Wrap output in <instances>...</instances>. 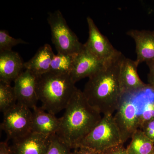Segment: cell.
Returning a JSON list of instances; mask_svg holds the SVG:
<instances>
[{
    "label": "cell",
    "mask_w": 154,
    "mask_h": 154,
    "mask_svg": "<svg viewBox=\"0 0 154 154\" xmlns=\"http://www.w3.org/2000/svg\"><path fill=\"white\" fill-rule=\"evenodd\" d=\"M17 99L14 87L0 82V110L4 113L16 105Z\"/></svg>",
    "instance_id": "obj_19"
},
{
    "label": "cell",
    "mask_w": 154,
    "mask_h": 154,
    "mask_svg": "<svg viewBox=\"0 0 154 154\" xmlns=\"http://www.w3.org/2000/svg\"><path fill=\"white\" fill-rule=\"evenodd\" d=\"M154 119V97L145 101L141 113L139 118V125L140 128L144 125Z\"/></svg>",
    "instance_id": "obj_22"
},
{
    "label": "cell",
    "mask_w": 154,
    "mask_h": 154,
    "mask_svg": "<svg viewBox=\"0 0 154 154\" xmlns=\"http://www.w3.org/2000/svg\"><path fill=\"white\" fill-rule=\"evenodd\" d=\"M32 132L45 136L56 134L59 129L60 119L52 114L36 107L32 109Z\"/></svg>",
    "instance_id": "obj_15"
},
{
    "label": "cell",
    "mask_w": 154,
    "mask_h": 154,
    "mask_svg": "<svg viewBox=\"0 0 154 154\" xmlns=\"http://www.w3.org/2000/svg\"><path fill=\"white\" fill-rule=\"evenodd\" d=\"M37 77L25 69L14 81V91L17 102L33 109L38 101L36 91Z\"/></svg>",
    "instance_id": "obj_10"
},
{
    "label": "cell",
    "mask_w": 154,
    "mask_h": 154,
    "mask_svg": "<svg viewBox=\"0 0 154 154\" xmlns=\"http://www.w3.org/2000/svg\"><path fill=\"white\" fill-rule=\"evenodd\" d=\"M138 65L135 60L123 56L120 63L119 81L123 95L133 94L146 90L149 87L140 79L138 74Z\"/></svg>",
    "instance_id": "obj_9"
},
{
    "label": "cell",
    "mask_w": 154,
    "mask_h": 154,
    "mask_svg": "<svg viewBox=\"0 0 154 154\" xmlns=\"http://www.w3.org/2000/svg\"><path fill=\"white\" fill-rule=\"evenodd\" d=\"M25 63L18 53L0 52V82L11 85L24 71Z\"/></svg>",
    "instance_id": "obj_14"
},
{
    "label": "cell",
    "mask_w": 154,
    "mask_h": 154,
    "mask_svg": "<svg viewBox=\"0 0 154 154\" xmlns=\"http://www.w3.org/2000/svg\"><path fill=\"white\" fill-rule=\"evenodd\" d=\"M146 63L149 69V72L148 75L149 85H154V60Z\"/></svg>",
    "instance_id": "obj_26"
},
{
    "label": "cell",
    "mask_w": 154,
    "mask_h": 154,
    "mask_svg": "<svg viewBox=\"0 0 154 154\" xmlns=\"http://www.w3.org/2000/svg\"><path fill=\"white\" fill-rule=\"evenodd\" d=\"M101 154H128V153L126 149L121 144L107 149L101 152Z\"/></svg>",
    "instance_id": "obj_24"
},
{
    "label": "cell",
    "mask_w": 154,
    "mask_h": 154,
    "mask_svg": "<svg viewBox=\"0 0 154 154\" xmlns=\"http://www.w3.org/2000/svg\"><path fill=\"white\" fill-rule=\"evenodd\" d=\"M60 119L56 134L71 149L78 147L102 119L101 113L87 101L82 91L76 89Z\"/></svg>",
    "instance_id": "obj_1"
},
{
    "label": "cell",
    "mask_w": 154,
    "mask_h": 154,
    "mask_svg": "<svg viewBox=\"0 0 154 154\" xmlns=\"http://www.w3.org/2000/svg\"><path fill=\"white\" fill-rule=\"evenodd\" d=\"M3 113L1 127L8 140H17L32 132V111L29 107L17 102Z\"/></svg>",
    "instance_id": "obj_6"
},
{
    "label": "cell",
    "mask_w": 154,
    "mask_h": 154,
    "mask_svg": "<svg viewBox=\"0 0 154 154\" xmlns=\"http://www.w3.org/2000/svg\"><path fill=\"white\" fill-rule=\"evenodd\" d=\"M75 54L57 53L54 55L51 65L49 72L54 74H70Z\"/></svg>",
    "instance_id": "obj_18"
},
{
    "label": "cell",
    "mask_w": 154,
    "mask_h": 154,
    "mask_svg": "<svg viewBox=\"0 0 154 154\" xmlns=\"http://www.w3.org/2000/svg\"><path fill=\"white\" fill-rule=\"evenodd\" d=\"M144 101L138 104L132 99L126 98L125 95L122 98L113 118L124 143L139 128V118Z\"/></svg>",
    "instance_id": "obj_7"
},
{
    "label": "cell",
    "mask_w": 154,
    "mask_h": 154,
    "mask_svg": "<svg viewBox=\"0 0 154 154\" xmlns=\"http://www.w3.org/2000/svg\"><path fill=\"white\" fill-rule=\"evenodd\" d=\"M140 129L154 144V119L145 123Z\"/></svg>",
    "instance_id": "obj_23"
},
{
    "label": "cell",
    "mask_w": 154,
    "mask_h": 154,
    "mask_svg": "<svg viewBox=\"0 0 154 154\" xmlns=\"http://www.w3.org/2000/svg\"><path fill=\"white\" fill-rule=\"evenodd\" d=\"M77 89L70 75L48 72L37 77L36 91L41 107L54 115L65 109Z\"/></svg>",
    "instance_id": "obj_3"
},
{
    "label": "cell",
    "mask_w": 154,
    "mask_h": 154,
    "mask_svg": "<svg viewBox=\"0 0 154 154\" xmlns=\"http://www.w3.org/2000/svg\"><path fill=\"white\" fill-rule=\"evenodd\" d=\"M126 33L135 42V61L138 65L142 63H146L154 60V31L132 29Z\"/></svg>",
    "instance_id": "obj_13"
},
{
    "label": "cell",
    "mask_w": 154,
    "mask_h": 154,
    "mask_svg": "<svg viewBox=\"0 0 154 154\" xmlns=\"http://www.w3.org/2000/svg\"><path fill=\"white\" fill-rule=\"evenodd\" d=\"M74 149L73 154H101V152L86 147L81 146Z\"/></svg>",
    "instance_id": "obj_25"
},
{
    "label": "cell",
    "mask_w": 154,
    "mask_h": 154,
    "mask_svg": "<svg viewBox=\"0 0 154 154\" xmlns=\"http://www.w3.org/2000/svg\"><path fill=\"white\" fill-rule=\"evenodd\" d=\"M151 154H154V149L153 150V151L151 153Z\"/></svg>",
    "instance_id": "obj_29"
},
{
    "label": "cell",
    "mask_w": 154,
    "mask_h": 154,
    "mask_svg": "<svg viewBox=\"0 0 154 154\" xmlns=\"http://www.w3.org/2000/svg\"><path fill=\"white\" fill-rule=\"evenodd\" d=\"M123 56L121 54L89 78L82 91L90 105L104 115H113L123 96L119 81V68Z\"/></svg>",
    "instance_id": "obj_2"
},
{
    "label": "cell",
    "mask_w": 154,
    "mask_h": 154,
    "mask_svg": "<svg viewBox=\"0 0 154 154\" xmlns=\"http://www.w3.org/2000/svg\"><path fill=\"white\" fill-rule=\"evenodd\" d=\"M87 20L89 37L84 46L88 51L105 63L122 54L114 48L108 38L101 33L92 18L87 17Z\"/></svg>",
    "instance_id": "obj_8"
},
{
    "label": "cell",
    "mask_w": 154,
    "mask_h": 154,
    "mask_svg": "<svg viewBox=\"0 0 154 154\" xmlns=\"http://www.w3.org/2000/svg\"><path fill=\"white\" fill-rule=\"evenodd\" d=\"M150 87L151 88L152 90V91L154 92V85H149Z\"/></svg>",
    "instance_id": "obj_28"
},
{
    "label": "cell",
    "mask_w": 154,
    "mask_h": 154,
    "mask_svg": "<svg viewBox=\"0 0 154 154\" xmlns=\"http://www.w3.org/2000/svg\"><path fill=\"white\" fill-rule=\"evenodd\" d=\"M54 54L51 46L45 44L37 50L35 55L25 63V69L28 70L36 77L48 72Z\"/></svg>",
    "instance_id": "obj_16"
},
{
    "label": "cell",
    "mask_w": 154,
    "mask_h": 154,
    "mask_svg": "<svg viewBox=\"0 0 154 154\" xmlns=\"http://www.w3.org/2000/svg\"><path fill=\"white\" fill-rule=\"evenodd\" d=\"M21 38H15L10 36L6 30H0V52L12 51L14 46L21 44H27Z\"/></svg>",
    "instance_id": "obj_21"
},
{
    "label": "cell",
    "mask_w": 154,
    "mask_h": 154,
    "mask_svg": "<svg viewBox=\"0 0 154 154\" xmlns=\"http://www.w3.org/2000/svg\"><path fill=\"white\" fill-rule=\"evenodd\" d=\"M105 63L99 60L85 48L75 54L70 75L75 84L80 80L90 78L104 67Z\"/></svg>",
    "instance_id": "obj_11"
},
{
    "label": "cell",
    "mask_w": 154,
    "mask_h": 154,
    "mask_svg": "<svg viewBox=\"0 0 154 154\" xmlns=\"http://www.w3.org/2000/svg\"><path fill=\"white\" fill-rule=\"evenodd\" d=\"M71 150L55 134L50 137L49 145L45 154H73Z\"/></svg>",
    "instance_id": "obj_20"
},
{
    "label": "cell",
    "mask_w": 154,
    "mask_h": 154,
    "mask_svg": "<svg viewBox=\"0 0 154 154\" xmlns=\"http://www.w3.org/2000/svg\"><path fill=\"white\" fill-rule=\"evenodd\" d=\"M50 137L31 132L17 140L10 146L11 154H45Z\"/></svg>",
    "instance_id": "obj_12"
},
{
    "label": "cell",
    "mask_w": 154,
    "mask_h": 154,
    "mask_svg": "<svg viewBox=\"0 0 154 154\" xmlns=\"http://www.w3.org/2000/svg\"><path fill=\"white\" fill-rule=\"evenodd\" d=\"M130 143L126 149L128 154H151L154 149V144L138 129L131 138Z\"/></svg>",
    "instance_id": "obj_17"
},
{
    "label": "cell",
    "mask_w": 154,
    "mask_h": 154,
    "mask_svg": "<svg viewBox=\"0 0 154 154\" xmlns=\"http://www.w3.org/2000/svg\"><path fill=\"white\" fill-rule=\"evenodd\" d=\"M0 154H11L10 146L8 143V140L1 142L0 143Z\"/></svg>",
    "instance_id": "obj_27"
},
{
    "label": "cell",
    "mask_w": 154,
    "mask_h": 154,
    "mask_svg": "<svg viewBox=\"0 0 154 154\" xmlns=\"http://www.w3.org/2000/svg\"><path fill=\"white\" fill-rule=\"evenodd\" d=\"M47 21L51 30V40L58 53L76 54L84 49V44L69 28L59 10L49 13Z\"/></svg>",
    "instance_id": "obj_5"
},
{
    "label": "cell",
    "mask_w": 154,
    "mask_h": 154,
    "mask_svg": "<svg viewBox=\"0 0 154 154\" xmlns=\"http://www.w3.org/2000/svg\"><path fill=\"white\" fill-rule=\"evenodd\" d=\"M121 133L112 114L104 115L78 147L89 148L102 152L115 146L123 144Z\"/></svg>",
    "instance_id": "obj_4"
}]
</instances>
